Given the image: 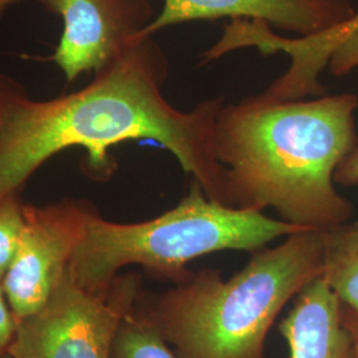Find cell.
Here are the masks:
<instances>
[{"instance_id": "6da1fadb", "label": "cell", "mask_w": 358, "mask_h": 358, "mask_svg": "<svg viewBox=\"0 0 358 358\" xmlns=\"http://www.w3.org/2000/svg\"><path fill=\"white\" fill-rule=\"evenodd\" d=\"M167 75L166 56L152 38L133 41L83 90L51 100L31 99L19 83L0 75V201L19 194L65 149H84L83 173L106 182L117 170L112 148L149 140L173 154L208 198L230 206L226 169L215 153L224 99L179 110L162 93Z\"/></svg>"}, {"instance_id": "7a4b0ae2", "label": "cell", "mask_w": 358, "mask_h": 358, "mask_svg": "<svg viewBox=\"0 0 358 358\" xmlns=\"http://www.w3.org/2000/svg\"><path fill=\"white\" fill-rule=\"evenodd\" d=\"M358 96L279 100L266 93L223 105L215 153L226 169L230 205L263 211L301 229L329 230L350 222L353 205L334 173L358 143Z\"/></svg>"}, {"instance_id": "3957f363", "label": "cell", "mask_w": 358, "mask_h": 358, "mask_svg": "<svg viewBox=\"0 0 358 358\" xmlns=\"http://www.w3.org/2000/svg\"><path fill=\"white\" fill-rule=\"evenodd\" d=\"M325 230L307 229L252 252L229 280L205 268L161 294L146 316L178 358H263L285 304L324 269Z\"/></svg>"}, {"instance_id": "277c9868", "label": "cell", "mask_w": 358, "mask_h": 358, "mask_svg": "<svg viewBox=\"0 0 358 358\" xmlns=\"http://www.w3.org/2000/svg\"><path fill=\"white\" fill-rule=\"evenodd\" d=\"M301 230L307 229L214 201L192 179L178 205L145 222L115 223L93 210L68 273L88 291L106 288L133 264L180 282L190 276L186 266L199 256L227 250L255 252Z\"/></svg>"}, {"instance_id": "5b68a950", "label": "cell", "mask_w": 358, "mask_h": 358, "mask_svg": "<svg viewBox=\"0 0 358 358\" xmlns=\"http://www.w3.org/2000/svg\"><path fill=\"white\" fill-rule=\"evenodd\" d=\"M137 275L117 276L101 291H88L68 271L48 301L23 320L7 353L13 358H110L121 322L134 309Z\"/></svg>"}, {"instance_id": "8992f818", "label": "cell", "mask_w": 358, "mask_h": 358, "mask_svg": "<svg viewBox=\"0 0 358 358\" xmlns=\"http://www.w3.org/2000/svg\"><path fill=\"white\" fill-rule=\"evenodd\" d=\"M94 208L64 199L26 205V224L13 264L0 282L16 320L38 312L64 278Z\"/></svg>"}, {"instance_id": "52a82bcc", "label": "cell", "mask_w": 358, "mask_h": 358, "mask_svg": "<svg viewBox=\"0 0 358 358\" xmlns=\"http://www.w3.org/2000/svg\"><path fill=\"white\" fill-rule=\"evenodd\" d=\"M63 20V34L48 62L66 83L113 63L154 17L149 0H38Z\"/></svg>"}, {"instance_id": "ba28073f", "label": "cell", "mask_w": 358, "mask_h": 358, "mask_svg": "<svg viewBox=\"0 0 358 358\" xmlns=\"http://www.w3.org/2000/svg\"><path fill=\"white\" fill-rule=\"evenodd\" d=\"M356 15L349 0H165L162 11L137 40L152 38L167 27L222 17L260 22L299 36H310L346 24Z\"/></svg>"}, {"instance_id": "9c48e42d", "label": "cell", "mask_w": 358, "mask_h": 358, "mask_svg": "<svg viewBox=\"0 0 358 358\" xmlns=\"http://www.w3.org/2000/svg\"><path fill=\"white\" fill-rule=\"evenodd\" d=\"M279 332L289 345L291 358H357L343 320V306L322 276L296 296Z\"/></svg>"}, {"instance_id": "30bf717a", "label": "cell", "mask_w": 358, "mask_h": 358, "mask_svg": "<svg viewBox=\"0 0 358 358\" xmlns=\"http://www.w3.org/2000/svg\"><path fill=\"white\" fill-rule=\"evenodd\" d=\"M321 276L340 303L358 315V222L325 230Z\"/></svg>"}, {"instance_id": "8fae6325", "label": "cell", "mask_w": 358, "mask_h": 358, "mask_svg": "<svg viewBox=\"0 0 358 358\" xmlns=\"http://www.w3.org/2000/svg\"><path fill=\"white\" fill-rule=\"evenodd\" d=\"M110 358H178L153 321L133 309L115 334Z\"/></svg>"}, {"instance_id": "7c38bea8", "label": "cell", "mask_w": 358, "mask_h": 358, "mask_svg": "<svg viewBox=\"0 0 358 358\" xmlns=\"http://www.w3.org/2000/svg\"><path fill=\"white\" fill-rule=\"evenodd\" d=\"M328 68L334 76H344L358 68V27L353 22L346 23L333 50ZM334 182L344 187L358 185V143L338 165Z\"/></svg>"}, {"instance_id": "4fadbf2b", "label": "cell", "mask_w": 358, "mask_h": 358, "mask_svg": "<svg viewBox=\"0 0 358 358\" xmlns=\"http://www.w3.org/2000/svg\"><path fill=\"white\" fill-rule=\"evenodd\" d=\"M24 206L19 194L0 201V282L11 267L26 224Z\"/></svg>"}, {"instance_id": "5bb4252c", "label": "cell", "mask_w": 358, "mask_h": 358, "mask_svg": "<svg viewBox=\"0 0 358 358\" xmlns=\"http://www.w3.org/2000/svg\"><path fill=\"white\" fill-rule=\"evenodd\" d=\"M17 320L0 285V357H3L13 343Z\"/></svg>"}, {"instance_id": "9a60e30c", "label": "cell", "mask_w": 358, "mask_h": 358, "mask_svg": "<svg viewBox=\"0 0 358 358\" xmlns=\"http://www.w3.org/2000/svg\"><path fill=\"white\" fill-rule=\"evenodd\" d=\"M343 320H344L346 328L349 329V332H350L352 337H353L358 358V315L353 313L352 310H349L348 308L343 306Z\"/></svg>"}, {"instance_id": "2e32d148", "label": "cell", "mask_w": 358, "mask_h": 358, "mask_svg": "<svg viewBox=\"0 0 358 358\" xmlns=\"http://www.w3.org/2000/svg\"><path fill=\"white\" fill-rule=\"evenodd\" d=\"M16 1H19V0H0V19L3 17V15L7 11V8L11 7Z\"/></svg>"}, {"instance_id": "e0dca14e", "label": "cell", "mask_w": 358, "mask_h": 358, "mask_svg": "<svg viewBox=\"0 0 358 358\" xmlns=\"http://www.w3.org/2000/svg\"><path fill=\"white\" fill-rule=\"evenodd\" d=\"M353 23H355V24L358 27V13L357 15L355 16V19H353Z\"/></svg>"}, {"instance_id": "ac0fdd59", "label": "cell", "mask_w": 358, "mask_h": 358, "mask_svg": "<svg viewBox=\"0 0 358 358\" xmlns=\"http://www.w3.org/2000/svg\"><path fill=\"white\" fill-rule=\"evenodd\" d=\"M3 358H13V357H11V356H8V355H4V356H3Z\"/></svg>"}, {"instance_id": "d6986e66", "label": "cell", "mask_w": 358, "mask_h": 358, "mask_svg": "<svg viewBox=\"0 0 358 358\" xmlns=\"http://www.w3.org/2000/svg\"><path fill=\"white\" fill-rule=\"evenodd\" d=\"M0 358H3V357H0Z\"/></svg>"}]
</instances>
